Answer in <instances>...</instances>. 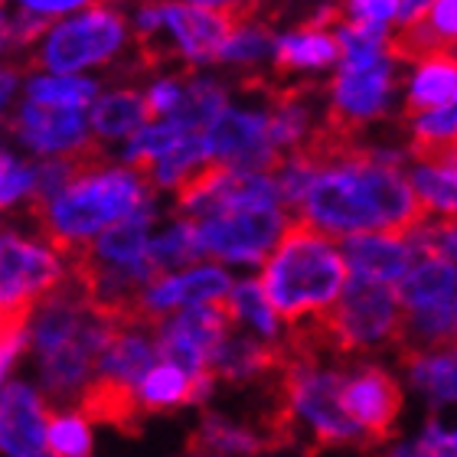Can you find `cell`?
Masks as SVG:
<instances>
[{"label":"cell","instance_id":"1f68e13d","mask_svg":"<svg viewBox=\"0 0 457 457\" xmlns=\"http://www.w3.org/2000/svg\"><path fill=\"white\" fill-rule=\"evenodd\" d=\"M200 255L196 248V236H193V226L187 220H177L163 228L161 236H151L147 242V262L157 275H167L173 268H190Z\"/></svg>","mask_w":457,"mask_h":457},{"label":"cell","instance_id":"74e56055","mask_svg":"<svg viewBox=\"0 0 457 457\" xmlns=\"http://www.w3.org/2000/svg\"><path fill=\"white\" fill-rule=\"evenodd\" d=\"M454 431H448L438 419H431L421 431V438L405 441L392 448L386 457H454Z\"/></svg>","mask_w":457,"mask_h":457},{"label":"cell","instance_id":"7402d4cb","mask_svg":"<svg viewBox=\"0 0 457 457\" xmlns=\"http://www.w3.org/2000/svg\"><path fill=\"white\" fill-rule=\"evenodd\" d=\"M157 366V350H154V337L141 334L137 327H124L112 337L105 353L98 356L96 376L121 382V386H137L144 379V372Z\"/></svg>","mask_w":457,"mask_h":457},{"label":"cell","instance_id":"836d02e7","mask_svg":"<svg viewBox=\"0 0 457 457\" xmlns=\"http://www.w3.org/2000/svg\"><path fill=\"white\" fill-rule=\"evenodd\" d=\"M46 457H92V428L82 415H49Z\"/></svg>","mask_w":457,"mask_h":457},{"label":"cell","instance_id":"60d3db41","mask_svg":"<svg viewBox=\"0 0 457 457\" xmlns=\"http://www.w3.org/2000/svg\"><path fill=\"white\" fill-rule=\"evenodd\" d=\"M20 88V66H0V108H7L13 102Z\"/></svg>","mask_w":457,"mask_h":457},{"label":"cell","instance_id":"44dd1931","mask_svg":"<svg viewBox=\"0 0 457 457\" xmlns=\"http://www.w3.org/2000/svg\"><path fill=\"white\" fill-rule=\"evenodd\" d=\"M212 376H200V379H190L187 372H180L170 362H157L144 372V379L134 386V395H137V405L141 411H161L173 409V405H190V402H206L212 392Z\"/></svg>","mask_w":457,"mask_h":457},{"label":"cell","instance_id":"484cf974","mask_svg":"<svg viewBox=\"0 0 457 457\" xmlns=\"http://www.w3.org/2000/svg\"><path fill=\"white\" fill-rule=\"evenodd\" d=\"M210 151H206V137L203 134H183L170 151L157 157V161L144 170V180L151 183V190H180L196 177L200 170L210 167Z\"/></svg>","mask_w":457,"mask_h":457},{"label":"cell","instance_id":"ac0fdd59","mask_svg":"<svg viewBox=\"0 0 457 457\" xmlns=\"http://www.w3.org/2000/svg\"><path fill=\"white\" fill-rule=\"evenodd\" d=\"M457 102V62L451 53L411 59L405 79V112L419 114L431 108H451Z\"/></svg>","mask_w":457,"mask_h":457},{"label":"cell","instance_id":"277c9868","mask_svg":"<svg viewBox=\"0 0 457 457\" xmlns=\"http://www.w3.org/2000/svg\"><path fill=\"white\" fill-rule=\"evenodd\" d=\"M131 27L118 7L92 4L72 17L49 23L39 43L29 49V62L53 76H82L88 69L112 66L128 49Z\"/></svg>","mask_w":457,"mask_h":457},{"label":"cell","instance_id":"4316f807","mask_svg":"<svg viewBox=\"0 0 457 457\" xmlns=\"http://www.w3.org/2000/svg\"><path fill=\"white\" fill-rule=\"evenodd\" d=\"M102 86L98 79L88 76H53V72H37L27 79L23 96L29 105L43 108H69V112H86L98 98Z\"/></svg>","mask_w":457,"mask_h":457},{"label":"cell","instance_id":"e0dca14e","mask_svg":"<svg viewBox=\"0 0 457 457\" xmlns=\"http://www.w3.org/2000/svg\"><path fill=\"white\" fill-rule=\"evenodd\" d=\"M281 366H285L281 346L245 334H226V340L210 353V376L226 382H252L262 376H275Z\"/></svg>","mask_w":457,"mask_h":457},{"label":"cell","instance_id":"f1b7e54d","mask_svg":"<svg viewBox=\"0 0 457 457\" xmlns=\"http://www.w3.org/2000/svg\"><path fill=\"white\" fill-rule=\"evenodd\" d=\"M228 105V92L220 79L212 76H187V96H183L180 112L170 121L183 124L187 131L203 134L216 121V114Z\"/></svg>","mask_w":457,"mask_h":457},{"label":"cell","instance_id":"f546056e","mask_svg":"<svg viewBox=\"0 0 457 457\" xmlns=\"http://www.w3.org/2000/svg\"><path fill=\"white\" fill-rule=\"evenodd\" d=\"M183 134H196V131H187L177 121H147L121 144V163L131 167V170L144 173L157 157H163V154L170 151Z\"/></svg>","mask_w":457,"mask_h":457},{"label":"cell","instance_id":"4dcf8cb0","mask_svg":"<svg viewBox=\"0 0 457 457\" xmlns=\"http://www.w3.org/2000/svg\"><path fill=\"white\" fill-rule=\"evenodd\" d=\"M226 307H228L232 324H236V320H242V324H248L258 337H262V340H268V343L278 337V314L271 311V304H268V297H265V291H262V285H258V281H252V278L228 287Z\"/></svg>","mask_w":457,"mask_h":457},{"label":"cell","instance_id":"f35d334b","mask_svg":"<svg viewBox=\"0 0 457 457\" xmlns=\"http://www.w3.org/2000/svg\"><path fill=\"white\" fill-rule=\"evenodd\" d=\"M96 0H17V7L29 17H39L46 20V23H56L62 17H72L79 10L92 7Z\"/></svg>","mask_w":457,"mask_h":457},{"label":"cell","instance_id":"5bb4252c","mask_svg":"<svg viewBox=\"0 0 457 457\" xmlns=\"http://www.w3.org/2000/svg\"><path fill=\"white\" fill-rule=\"evenodd\" d=\"M340 255L346 275L392 287L399 285L402 278L409 275V268L419 262L409 236H395V232H366V236L343 238Z\"/></svg>","mask_w":457,"mask_h":457},{"label":"cell","instance_id":"6da1fadb","mask_svg":"<svg viewBox=\"0 0 457 457\" xmlns=\"http://www.w3.org/2000/svg\"><path fill=\"white\" fill-rule=\"evenodd\" d=\"M301 154L314 161V173L295 206L297 222L327 238L366 232L405 236L425 220L405 177V154L395 147L346 141L327 128Z\"/></svg>","mask_w":457,"mask_h":457},{"label":"cell","instance_id":"5b68a950","mask_svg":"<svg viewBox=\"0 0 457 457\" xmlns=\"http://www.w3.org/2000/svg\"><path fill=\"white\" fill-rule=\"evenodd\" d=\"M343 379L346 372L324 370L320 362L297 356H285V366L275 372V392L291 419V428L297 421L307 425L317 448H343V445L362 448L360 431L340 405Z\"/></svg>","mask_w":457,"mask_h":457},{"label":"cell","instance_id":"ee69618b","mask_svg":"<svg viewBox=\"0 0 457 457\" xmlns=\"http://www.w3.org/2000/svg\"><path fill=\"white\" fill-rule=\"evenodd\" d=\"M0 7H4V0H0Z\"/></svg>","mask_w":457,"mask_h":457},{"label":"cell","instance_id":"8d00e7d4","mask_svg":"<svg viewBox=\"0 0 457 457\" xmlns=\"http://www.w3.org/2000/svg\"><path fill=\"white\" fill-rule=\"evenodd\" d=\"M343 20L362 23L372 29H395V13H399V0H334Z\"/></svg>","mask_w":457,"mask_h":457},{"label":"cell","instance_id":"30bf717a","mask_svg":"<svg viewBox=\"0 0 457 457\" xmlns=\"http://www.w3.org/2000/svg\"><path fill=\"white\" fill-rule=\"evenodd\" d=\"M340 405L360 431L362 448H376L395 431L402 411V389L395 376H389V370L360 366L343 379Z\"/></svg>","mask_w":457,"mask_h":457},{"label":"cell","instance_id":"9a60e30c","mask_svg":"<svg viewBox=\"0 0 457 457\" xmlns=\"http://www.w3.org/2000/svg\"><path fill=\"white\" fill-rule=\"evenodd\" d=\"M337 59H340V49H337L334 29L314 27V23H301L297 29L275 37V49H271V69L281 86H304L301 79L334 69Z\"/></svg>","mask_w":457,"mask_h":457},{"label":"cell","instance_id":"4fadbf2b","mask_svg":"<svg viewBox=\"0 0 457 457\" xmlns=\"http://www.w3.org/2000/svg\"><path fill=\"white\" fill-rule=\"evenodd\" d=\"M49 409L23 382L0 389V451L7 457H46Z\"/></svg>","mask_w":457,"mask_h":457},{"label":"cell","instance_id":"ba28073f","mask_svg":"<svg viewBox=\"0 0 457 457\" xmlns=\"http://www.w3.org/2000/svg\"><path fill=\"white\" fill-rule=\"evenodd\" d=\"M232 20L236 17L210 13V10L190 7L180 0H161V27L151 43L137 46L141 59L151 66H163L170 59H180L190 69L212 66L220 59Z\"/></svg>","mask_w":457,"mask_h":457},{"label":"cell","instance_id":"52a82bcc","mask_svg":"<svg viewBox=\"0 0 457 457\" xmlns=\"http://www.w3.org/2000/svg\"><path fill=\"white\" fill-rule=\"evenodd\" d=\"M66 262L43 236L0 226V317L33 307L66 281Z\"/></svg>","mask_w":457,"mask_h":457},{"label":"cell","instance_id":"d4e9b609","mask_svg":"<svg viewBox=\"0 0 457 457\" xmlns=\"http://www.w3.org/2000/svg\"><path fill=\"white\" fill-rule=\"evenodd\" d=\"M271 49H275V33L268 27V20L258 13H245L232 20L216 62L238 69V72H255L265 62H271Z\"/></svg>","mask_w":457,"mask_h":457},{"label":"cell","instance_id":"d6a6232c","mask_svg":"<svg viewBox=\"0 0 457 457\" xmlns=\"http://www.w3.org/2000/svg\"><path fill=\"white\" fill-rule=\"evenodd\" d=\"M454 134H457V112H454V105L409 114L411 157H419V154L454 151Z\"/></svg>","mask_w":457,"mask_h":457},{"label":"cell","instance_id":"8992f818","mask_svg":"<svg viewBox=\"0 0 457 457\" xmlns=\"http://www.w3.org/2000/svg\"><path fill=\"white\" fill-rule=\"evenodd\" d=\"M399 56H382L372 62H337L334 82L327 88V128L346 141L382 118H389L399 96Z\"/></svg>","mask_w":457,"mask_h":457},{"label":"cell","instance_id":"e575fe53","mask_svg":"<svg viewBox=\"0 0 457 457\" xmlns=\"http://www.w3.org/2000/svg\"><path fill=\"white\" fill-rule=\"evenodd\" d=\"M183 96H187V76L180 72H161L157 79H151V86L141 92L147 121H170L180 112Z\"/></svg>","mask_w":457,"mask_h":457},{"label":"cell","instance_id":"83f0119b","mask_svg":"<svg viewBox=\"0 0 457 457\" xmlns=\"http://www.w3.org/2000/svg\"><path fill=\"white\" fill-rule=\"evenodd\" d=\"M402 366L421 392H428L435 405L454 402V346L435 353H399Z\"/></svg>","mask_w":457,"mask_h":457},{"label":"cell","instance_id":"7bdbcfd3","mask_svg":"<svg viewBox=\"0 0 457 457\" xmlns=\"http://www.w3.org/2000/svg\"><path fill=\"white\" fill-rule=\"evenodd\" d=\"M187 457H196V454H187Z\"/></svg>","mask_w":457,"mask_h":457},{"label":"cell","instance_id":"d6986e66","mask_svg":"<svg viewBox=\"0 0 457 457\" xmlns=\"http://www.w3.org/2000/svg\"><path fill=\"white\" fill-rule=\"evenodd\" d=\"M88 131L92 141L102 144H118L128 141L137 128L147 124V112H144L141 92L128 86H114L108 92H98V98L88 105Z\"/></svg>","mask_w":457,"mask_h":457},{"label":"cell","instance_id":"9c48e42d","mask_svg":"<svg viewBox=\"0 0 457 457\" xmlns=\"http://www.w3.org/2000/svg\"><path fill=\"white\" fill-rule=\"evenodd\" d=\"M206 151L216 167L238 173H271L281 161V154L268 134L265 105H232L228 102L216 121L203 131Z\"/></svg>","mask_w":457,"mask_h":457},{"label":"cell","instance_id":"3957f363","mask_svg":"<svg viewBox=\"0 0 457 457\" xmlns=\"http://www.w3.org/2000/svg\"><path fill=\"white\" fill-rule=\"evenodd\" d=\"M258 285L265 291L271 311L285 317L291 327L317 320L337 304L346 285L340 245L324 232L291 220L285 236L278 238V245L265 258Z\"/></svg>","mask_w":457,"mask_h":457},{"label":"cell","instance_id":"603a6c76","mask_svg":"<svg viewBox=\"0 0 457 457\" xmlns=\"http://www.w3.org/2000/svg\"><path fill=\"white\" fill-rule=\"evenodd\" d=\"M262 451H271L268 441L255 428L236 425L222 415H206L203 425L187 441V454L196 457H255Z\"/></svg>","mask_w":457,"mask_h":457},{"label":"cell","instance_id":"7c38bea8","mask_svg":"<svg viewBox=\"0 0 457 457\" xmlns=\"http://www.w3.org/2000/svg\"><path fill=\"white\" fill-rule=\"evenodd\" d=\"M228 287H232V278L220 265H193L177 271V275L154 278L141 295L144 324H147V330H154V324L173 311L196 304H220V301H226Z\"/></svg>","mask_w":457,"mask_h":457},{"label":"cell","instance_id":"2e32d148","mask_svg":"<svg viewBox=\"0 0 457 457\" xmlns=\"http://www.w3.org/2000/svg\"><path fill=\"white\" fill-rule=\"evenodd\" d=\"M405 177H409L411 196H415L425 220H454V210H457L454 151L411 157V170Z\"/></svg>","mask_w":457,"mask_h":457},{"label":"cell","instance_id":"8fae6325","mask_svg":"<svg viewBox=\"0 0 457 457\" xmlns=\"http://www.w3.org/2000/svg\"><path fill=\"white\" fill-rule=\"evenodd\" d=\"M17 141L33 151L43 161H66V157H86V154H102L92 131H88L86 112H69V108H43L23 105L13 112L10 121Z\"/></svg>","mask_w":457,"mask_h":457},{"label":"cell","instance_id":"ab89813d","mask_svg":"<svg viewBox=\"0 0 457 457\" xmlns=\"http://www.w3.org/2000/svg\"><path fill=\"white\" fill-rule=\"evenodd\" d=\"M180 4L210 10V13H226V17H245V13H258L252 0H180Z\"/></svg>","mask_w":457,"mask_h":457},{"label":"cell","instance_id":"cb8c5ba5","mask_svg":"<svg viewBox=\"0 0 457 457\" xmlns=\"http://www.w3.org/2000/svg\"><path fill=\"white\" fill-rule=\"evenodd\" d=\"M395 297H399L402 311H421V307L454 301V262L419 258L409 268V275L395 285Z\"/></svg>","mask_w":457,"mask_h":457},{"label":"cell","instance_id":"d590c367","mask_svg":"<svg viewBox=\"0 0 457 457\" xmlns=\"http://www.w3.org/2000/svg\"><path fill=\"white\" fill-rule=\"evenodd\" d=\"M33 193H37V167L17 161L10 151H0V206L33 200Z\"/></svg>","mask_w":457,"mask_h":457},{"label":"cell","instance_id":"ffe728a7","mask_svg":"<svg viewBox=\"0 0 457 457\" xmlns=\"http://www.w3.org/2000/svg\"><path fill=\"white\" fill-rule=\"evenodd\" d=\"M76 405L86 421L112 425L118 431H128V435H137L144 425V411L131 386H121V382L105 379V376H92Z\"/></svg>","mask_w":457,"mask_h":457},{"label":"cell","instance_id":"b9f144b4","mask_svg":"<svg viewBox=\"0 0 457 457\" xmlns=\"http://www.w3.org/2000/svg\"><path fill=\"white\" fill-rule=\"evenodd\" d=\"M10 49V17H7V10L0 7V56Z\"/></svg>","mask_w":457,"mask_h":457},{"label":"cell","instance_id":"7a4b0ae2","mask_svg":"<svg viewBox=\"0 0 457 457\" xmlns=\"http://www.w3.org/2000/svg\"><path fill=\"white\" fill-rule=\"evenodd\" d=\"M151 203L154 190L144 173L124 163H108L105 154H98L79 163V170L56 196H49L46 203H29V212L39 226V236L56 248L62 262H69L108 226L128 220Z\"/></svg>","mask_w":457,"mask_h":457}]
</instances>
